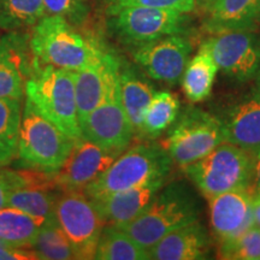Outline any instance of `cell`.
I'll list each match as a JSON object with an SVG mask.
<instances>
[{
  "label": "cell",
  "instance_id": "603a6c76",
  "mask_svg": "<svg viewBox=\"0 0 260 260\" xmlns=\"http://www.w3.org/2000/svg\"><path fill=\"white\" fill-rule=\"evenodd\" d=\"M218 67L205 48L199 51L188 61L182 76V88L191 103H200L210 95Z\"/></svg>",
  "mask_w": 260,
  "mask_h": 260
},
{
  "label": "cell",
  "instance_id": "6da1fadb",
  "mask_svg": "<svg viewBox=\"0 0 260 260\" xmlns=\"http://www.w3.org/2000/svg\"><path fill=\"white\" fill-rule=\"evenodd\" d=\"M29 45L39 63L70 71L95 63L111 50L94 31L57 15H46L30 29Z\"/></svg>",
  "mask_w": 260,
  "mask_h": 260
},
{
  "label": "cell",
  "instance_id": "4dcf8cb0",
  "mask_svg": "<svg viewBox=\"0 0 260 260\" xmlns=\"http://www.w3.org/2000/svg\"><path fill=\"white\" fill-rule=\"evenodd\" d=\"M47 15H57L64 17L77 27H87L92 4L90 0H44Z\"/></svg>",
  "mask_w": 260,
  "mask_h": 260
},
{
  "label": "cell",
  "instance_id": "f546056e",
  "mask_svg": "<svg viewBox=\"0 0 260 260\" xmlns=\"http://www.w3.org/2000/svg\"><path fill=\"white\" fill-rule=\"evenodd\" d=\"M218 255L228 260H260V229L253 225L235 239L219 243Z\"/></svg>",
  "mask_w": 260,
  "mask_h": 260
},
{
  "label": "cell",
  "instance_id": "44dd1931",
  "mask_svg": "<svg viewBox=\"0 0 260 260\" xmlns=\"http://www.w3.org/2000/svg\"><path fill=\"white\" fill-rule=\"evenodd\" d=\"M222 119L226 142L255 153L260 149V98L253 94L235 104Z\"/></svg>",
  "mask_w": 260,
  "mask_h": 260
},
{
  "label": "cell",
  "instance_id": "52a82bcc",
  "mask_svg": "<svg viewBox=\"0 0 260 260\" xmlns=\"http://www.w3.org/2000/svg\"><path fill=\"white\" fill-rule=\"evenodd\" d=\"M254 153L223 142L184 168L187 176L207 200L225 191L251 188Z\"/></svg>",
  "mask_w": 260,
  "mask_h": 260
},
{
  "label": "cell",
  "instance_id": "d6986e66",
  "mask_svg": "<svg viewBox=\"0 0 260 260\" xmlns=\"http://www.w3.org/2000/svg\"><path fill=\"white\" fill-rule=\"evenodd\" d=\"M211 239L198 220L172 230L148 249L149 259L200 260L207 258Z\"/></svg>",
  "mask_w": 260,
  "mask_h": 260
},
{
  "label": "cell",
  "instance_id": "2e32d148",
  "mask_svg": "<svg viewBox=\"0 0 260 260\" xmlns=\"http://www.w3.org/2000/svg\"><path fill=\"white\" fill-rule=\"evenodd\" d=\"M121 63V58L115 51L110 50L102 59L75 71V92L80 122L102 104L110 87L118 79Z\"/></svg>",
  "mask_w": 260,
  "mask_h": 260
},
{
  "label": "cell",
  "instance_id": "836d02e7",
  "mask_svg": "<svg viewBox=\"0 0 260 260\" xmlns=\"http://www.w3.org/2000/svg\"><path fill=\"white\" fill-rule=\"evenodd\" d=\"M38 255L31 248H22L2 243L0 245V260H37Z\"/></svg>",
  "mask_w": 260,
  "mask_h": 260
},
{
  "label": "cell",
  "instance_id": "484cf974",
  "mask_svg": "<svg viewBox=\"0 0 260 260\" xmlns=\"http://www.w3.org/2000/svg\"><path fill=\"white\" fill-rule=\"evenodd\" d=\"M94 259L148 260V251L133 240L124 230L113 225L104 226Z\"/></svg>",
  "mask_w": 260,
  "mask_h": 260
},
{
  "label": "cell",
  "instance_id": "30bf717a",
  "mask_svg": "<svg viewBox=\"0 0 260 260\" xmlns=\"http://www.w3.org/2000/svg\"><path fill=\"white\" fill-rule=\"evenodd\" d=\"M80 126L82 138L106 151L122 154L132 146L135 133L122 105L118 79L110 87L102 104L80 122Z\"/></svg>",
  "mask_w": 260,
  "mask_h": 260
},
{
  "label": "cell",
  "instance_id": "5bb4252c",
  "mask_svg": "<svg viewBox=\"0 0 260 260\" xmlns=\"http://www.w3.org/2000/svg\"><path fill=\"white\" fill-rule=\"evenodd\" d=\"M32 71L28 31H8L0 37V99L23 100Z\"/></svg>",
  "mask_w": 260,
  "mask_h": 260
},
{
  "label": "cell",
  "instance_id": "e575fe53",
  "mask_svg": "<svg viewBox=\"0 0 260 260\" xmlns=\"http://www.w3.org/2000/svg\"><path fill=\"white\" fill-rule=\"evenodd\" d=\"M252 190L260 191V149L254 153V162H253Z\"/></svg>",
  "mask_w": 260,
  "mask_h": 260
},
{
  "label": "cell",
  "instance_id": "9c48e42d",
  "mask_svg": "<svg viewBox=\"0 0 260 260\" xmlns=\"http://www.w3.org/2000/svg\"><path fill=\"white\" fill-rule=\"evenodd\" d=\"M54 217L73 247L75 258L94 259L106 224L88 195L83 190L61 191L54 206Z\"/></svg>",
  "mask_w": 260,
  "mask_h": 260
},
{
  "label": "cell",
  "instance_id": "4fadbf2b",
  "mask_svg": "<svg viewBox=\"0 0 260 260\" xmlns=\"http://www.w3.org/2000/svg\"><path fill=\"white\" fill-rule=\"evenodd\" d=\"M118 155L106 151L89 140L77 139L63 168L53 174V182L57 189L59 191L83 190L95 181Z\"/></svg>",
  "mask_w": 260,
  "mask_h": 260
},
{
  "label": "cell",
  "instance_id": "7c38bea8",
  "mask_svg": "<svg viewBox=\"0 0 260 260\" xmlns=\"http://www.w3.org/2000/svg\"><path fill=\"white\" fill-rule=\"evenodd\" d=\"M190 52L186 35L172 34L134 48L132 56L148 77L175 86L182 80Z\"/></svg>",
  "mask_w": 260,
  "mask_h": 260
},
{
  "label": "cell",
  "instance_id": "cb8c5ba5",
  "mask_svg": "<svg viewBox=\"0 0 260 260\" xmlns=\"http://www.w3.org/2000/svg\"><path fill=\"white\" fill-rule=\"evenodd\" d=\"M23 100L0 99V167H9L18 155Z\"/></svg>",
  "mask_w": 260,
  "mask_h": 260
},
{
  "label": "cell",
  "instance_id": "d590c367",
  "mask_svg": "<svg viewBox=\"0 0 260 260\" xmlns=\"http://www.w3.org/2000/svg\"><path fill=\"white\" fill-rule=\"evenodd\" d=\"M253 225L260 229V191H253Z\"/></svg>",
  "mask_w": 260,
  "mask_h": 260
},
{
  "label": "cell",
  "instance_id": "ac0fdd59",
  "mask_svg": "<svg viewBox=\"0 0 260 260\" xmlns=\"http://www.w3.org/2000/svg\"><path fill=\"white\" fill-rule=\"evenodd\" d=\"M60 193L53 175L28 170V182L9 194L6 206L23 211L42 225L54 218V206Z\"/></svg>",
  "mask_w": 260,
  "mask_h": 260
},
{
  "label": "cell",
  "instance_id": "83f0119b",
  "mask_svg": "<svg viewBox=\"0 0 260 260\" xmlns=\"http://www.w3.org/2000/svg\"><path fill=\"white\" fill-rule=\"evenodd\" d=\"M180 107L181 103L176 94L155 93L144 117V139L154 140L168 132L180 115Z\"/></svg>",
  "mask_w": 260,
  "mask_h": 260
},
{
  "label": "cell",
  "instance_id": "4316f807",
  "mask_svg": "<svg viewBox=\"0 0 260 260\" xmlns=\"http://www.w3.org/2000/svg\"><path fill=\"white\" fill-rule=\"evenodd\" d=\"M46 15L44 0H0V30L28 31Z\"/></svg>",
  "mask_w": 260,
  "mask_h": 260
},
{
  "label": "cell",
  "instance_id": "d6a6232c",
  "mask_svg": "<svg viewBox=\"0 0 260 260\" xmlns=\"http://www.w3.org/2000/svg\"><path fill=\"white\" fill-rule=\"evenodd\" d=\"M28 182V170L0 167V209L8 204L9 194Z\"/></svg>",
  "mask_w": 260,
  "mask_h": 260
},
{
  "label": "cell",
  "instance_id": "d4e9b609",
  "mask_svg": "<svg viewBox=\"0 0 260 260\" xmlns=\"http://www.w3.org/2000/svg\"><path fill=\"white\" fill-rule=\"evenodd\" d=\"M41 224L23 211L5 206L0 209V241L6 245L31 248Z\"/></svg>",
  "mask_w": 260,
  "mask_h": 260
},
{
  "label": "cell",
  "instance_id": "f1b7e54d",
  "mask_svg": "<svg viewBox=\"0 0 260 260\" xmlns=\"http://www.w3.org/2000/svg\"><path fill=\"white\" fill-rule=\"evenodd\" d=\"M31 249L40 260L76 259L73 247L57 223L56 217L40 226Z\"/></svg>",
  "mask_w": 260,
  "mask_h": 260
},
{
  "label": "cell",
  "instance_id": "ba28073f",
  "mask_svg": "<svg viewBox=\"0 0 260 260\" xmlns=\"http://www.w3.org/2000/svg\"><path fill=\"white\" fill-rule=\"evenodd\" d=\"M223 142H226V135L222 119L188 106L170 126L161 146L172 162L184 169Z\"/></svg>",
  "mask_w": 260,
  "mask_h": 260
},
{
  "label": "cell",
  "instance_id": "277c9868",
  "mask_svg": "<svg viewBox=\"0 0 260 260\" xmlns=\"http://www.w3.org/2000/svg\"><path fill=\"white\" fill-rule=\"evenodd\" d=\"M171 165L170 155L161 144L145 140L126 148L83 191L90 199H100L155 178H167Z\"/></svg>",
  "mask_w": 260,
  "mask_h": 260
},
{
  "label": "cell",
  "instance_id": "5b68a950",
  "mask_svg": "<svg viewBox=\"0 0 260 260\" xmlns=\"http://www.w3.org/2000/svg\"><path fill=\"white\" fill-rule=\"evenodd\" d=\"M198 213L199 207L191 191L182 183H171L159 190L138 218L119 229L148 251L172 230L198 220Z\"/></svg>",
  "mask_w": 260,
  "mask_h": 260
},
{
  "label": "cell",
  "instance_id": "9a60e30c",
  "mask_svg": "<svg viewBox=\"0 0 260 260\" xmlns=\"http://www.w3.org/2000/svg\"><path fill=\"white\" fill-rule=\"evenodd\" d=\"M252 197L251 188H240L207 200L211 230L218 245L253 226Z\"/></svg>",
  "mask_w": 260,
  "mask_h": 260
},
{
  "label": "cell",
  "instance_id": "8d00e7d4",
  "mask_svg": "<svg viewBox=\"0 0 260 260\" xmlns=\"http://www.w3.org/2000/svg\"><path fill=\"white\" fill-rule=\"evenodd\" d=\"M213 0H197V9H200L201 11H206L209 6L212 4Z\"/></svg>",
  "mask_w": 260,
  "mask_h": 260
},
{
  "label": "cell",
  "instance_id": "3957f363",
  "mask_svg": "<svg viewBox=\"0 0 260 260\" xmlns=\"http://www.w3.org/2000/svg\"><path fill=\"white\" fill-rule=\"evenodd\" d=\"M25 98L65 134L74 140L82 138L75 92V71L41 64L32 58Z\"/></svg>",
  "mask_w": 260,
  "mask_h": 260
},
{
  "label": "cell",
  "instance_id": "7a4b0ae2",
  "mask_svg": "<svg viewBox=\"0 0 260 260\" xmlns=\"http://www.w3.org/2000/svg\"><path fill=\"white\" fill-rule=\"evenodd\" d=\"M73 138L45 118L30 100L25 98L22 112L16 169L42 174H56L71 153Z\"/></svg>",
  "mask_w": 260,
  "mask_h": 260
},
{
  "label": "cell",
  "instance_id": "1f68e13d",
  "mask_svg": "<svg viewBox=\"0 0 260 260\" xmlns=\"http://www.w3.org/2000/svg\"><path fill=\"white\" fill-rule=\"evenodd\" d=\"M103 15L124 6H153V8L172 9L191 14L197 10V0H96Z\"/></svg>",
  "mask_w": 260,
  "mask_h": 260
},
{
  "label": "cell",
  "instance_id": "ffe728a7",
  "mask_svg": "<svg viewBox=\"0 0 260 260\" xmlns=\"http://www.w3.org/2000/svg\"><path fill=\"white\" fill-rule=\"evenodd\" d=\"M260 21V0H213L205 11L204 28L210 34L253 30Z\"/></svg>",
  "mask_w": 260,
  "mask_h": 260
},
{
  "label": "cell",
  "instance_id": "e0dca14e",
  "mask_svg": "<svg viewBox=\"0 0 260 260\" xmlns=\"http://www.w3.org/2000/svg\"><path fill=\"white\" fill-rule=\"evenodd\" d=\"M167 178H155L138 187L117 191L100 199H92L107 225L121 228L134 220L147 209Z\"/></svg>",
  "mask_w": 260,
  "mask_h": 260
},
{
  "label": "cell",
  "instance_id": "74e56055",
  "mask_svg": "<svg viewBox=\"0 0 260 260\" xmlns=\"http://www.w3.org/2000/svg\"><path fill=\"white\" fill-rule=\"evenodd\" d=\"M254 94L256 96L260 98V69L255 76V92Z\"/></svg>",
  "mask_w": 260,
  "mask_h": 260
},
{
  "label": "cell",
  "instance_id": "8fae6325",
  "mask_svg": "<svg viewBox=\"0 0 260 260\" xmlns=\"http://www.w3.org/2000/svg\"><path fill=\"white\" fill-rule=\"evenodd\" d=\"M217 67L228 76L246 81L260 69V35L253 30H232L211 34L201 42Z\"/></svg>",
  "mask_w": 260,
  "mask_h": 260
},
{
  "label": "cell",
  "instance_id": "7402d4cb",
  "mask_svg": "<svg viewBox=\"0 0 260 260\" xmlns=\"http://www.w3.org/2000/svg\"><path fill=\"white\" fill-rule=\"evenodd\" d=\"M118 82L122 105L134 129L135 138L144 139V117L155 94L153 87L132 67H124L123 61L119 68Z\"/></svg>",
  "mask_w": 260,
  "mask_h": 260
},
{
  "label": "cell",
  "instance_id": "8992f818",
  "mask_svg": "<svg viewBox=\"0 0 260 260\" xmlns=\"http://www.w3.org/2000/svg\"><path fill=\"white\" fill-rule=\"evenodd\" d=\"M105 28L109 35L130 51L168 35L186 34L189 14L153 6H124L107 12Z\"/></svg>",
  "mask_w": 260,
  "mask_h": 260
},
{
  "label": "cell",
  "instance_id": "f35d334b",
  "mask_svg": "<svg viewBox=\"0 0 260 260\" xmlns=\"http://www.w3.org/2000/svg\"><path fill=\"white\" fill-rule=\"evenodd\" d=\"M2 243H4V242H3V241H0V245H2Z\"/></svg>",
  "mask_w": 260,
  "mask_h": 260
}]
</instances>
